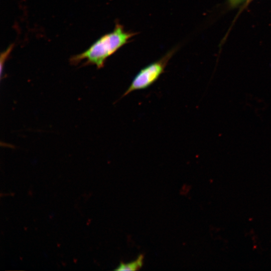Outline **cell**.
<instances>
[{"label": "cell", "mask_w": 271, "mask_h": 271, "mask_svg": "<svg viewBox=\"0 0 271 271\" xmlns=\"http://www.w3.org/2000/svg\"><path fill=\"white\" fill-rule=\"evenodd\" d=\"M134 35L117 24L112 31L101 36L85 51L73 56L70 62L76 65L85 60L84 65H94L101 68L106 59L127 43Z\"/></svg>", "instance_id": "6da1fadb"}, {"label": "cell", "mask_w": 271, "mask_h": 271, "mask_svg": "<svg viewBox=\"0 0 271 271\" xmlns=\"http://www.w3.org/2000/svg\"><path fill=\"white\" fill-rule=\"evenodd\" d=\"M173 54V51H170L159 60L142 69L134 77L121 97L134 91L146 89L154 84L164 73Z\"/></svg>", "instance_id": "7a4b0ae2"}, {"label": "cell", "mask_w": 271, "mask_h": 271, "mask_svg": "<svg viewBox=\"0 0 271 271\" xmlns=\"http://www.w3.org/2000/svg\"><path fill=\"white\" fill-rule=\"evenodd\" d=\"M144 256L140 254L134 261L129 263H120L116 270H136L139 269L143 265Z\"/></svg>", "instance_id": "3957f363"}, {"label": "cell", "mask_w": 271, "mask_h": 271, "mask_svg": "<svg viewBox=\"0 0 271 271\" xmlns=\"http://www.w3.org/2000/svg\"><path fill=\"white\" fill-rule=\"evenodd\" d=\"M241 0H232V3H235L237 4V2L238 3L239 2H241Z\"/></svg>", "instance_id": "277c9868"}]
</instances>
